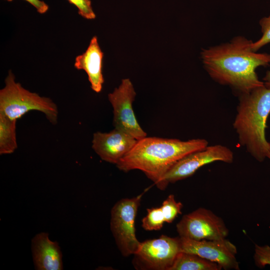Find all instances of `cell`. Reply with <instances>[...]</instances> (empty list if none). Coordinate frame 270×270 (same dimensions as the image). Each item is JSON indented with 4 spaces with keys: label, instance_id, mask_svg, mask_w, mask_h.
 I'll return each mask as SVG.
<instances>
[{
    "label": "cell",
    "instance_id": "4",
    "mask_svg": "<svg viewBox=\"0 0 270 270\" xmlns=\"http://www.w3.org/2000/svg\"><path fill=\"white\" fill-rule=\"evenodd\" d=\"M32 110L42 112L53 124L57 122L58 109L56 104L49 98L24 88L16 82L14 74L10 70L5 86L0 90V113L17 120Z\"/></svg>",
    "mask_w": 270,
    "mask_h": 270
},
{
    "label": "cell",
    "instance_id": "24",
    "mask_svg": "<svg viewBox=\"0 0 270 270\" xmlns=\"http://www.w3.org/2000/svg\"><path fill=\"white\" fill-rule=\"evenodd\" d=\"M7 0V1H8V2H12V0Z\"/></svg>",
    "mask_w": 270,
    "mask_h": 270
},
{
    "label": "cell",
    "instance_id": "12",
    "mask_svg": "<svg viewBox=\"0 0 270 270\" xmlns=\"http://www.w3.org/2000/svg\"><path fill=\"white\" fill-rule=\"evenodd\" d=\"M102 51L96 36H94L84 52L78 56L75 59L74 67L84 70L88 76L92 90L100 92L102 88L104 79L102 74Z\"/></svg>",
    "mask_w": 270,
    "mask_h": 270
},
{
    "label": "cell",
    "instance_id": "22",
    "mask_svg": "<svg viewBox=\"0 0 270 270\" xmlns=\"http://www.w3.org/2000/svg\"><path fill=\"white\" fill-rule=\"evenodd\" d=\"M264 86L270 88V70L268 71L263 78Z\"/></svg>",
    "mask_w": 270,
    "mask_h": 270
},
{
    "label": "cell",
    "instance_id": "7",
    "mask_svg": "<svg viewBox=\"0 0 270 270\" xmlns=\"http://www.w3.org/2000/svg\"><path fill=\"white\" fill-rule=\"evenodd\" d=\"M232 152L228 148L215 145L188 154L175 164L164 175L159 184L158 188L164 190L170 183L192 176L198 168L215 161L232 162Z\"/></svg>",
    "mask_w": 270,
    "mask_h": 270
},
{
    "label": "cell",
    "instance_id": "17",
    "mask_svg": "<svg viewBox=\"0 0 270 270\" xmlns=\"http://www.w3.org/2000/svg\"><path fill=\"white\" fill-rule=\"evenodd\" d=\"M182 203L176 202L174 194H170L160 206L165 222L172 223L178 214H182Z\"/></svg>",
    "mask_w": 270,
    "mask_h": 270
},
{
    "label": "cell",
    "instance_id": "15",
    "mask_svg": "<svg viewBox=\"0 0 270 270\" xmlns=\"http://www.w3.org/2000/svg\"><path fill=\"white\" fill-rule=\"evenodd\" d=\"M16 120L0 113V154L14 152L18 148L16 138Z\"/></svg>",
    "mask_w": 270,
    "mask_h": 270
},
{
    "label": "cell",
    "instance_id": "6",
    "mask_svg": "<svg viewBox=\"0 0 270 270\" xmlns=\"http://www.w3.org/2000/svg\"><path fill=\"white\" fill-rule=\"evenodd\" d=\"M180 252V237L162 235L140 242L134 254L133 264L138 270H170Z\"/></svg>",
    "mask_w": 270,
    "mask_h": 270
},
{
    "label": "cell",
    "instance_id": "13",
    "mask_svg": "<svg viewBox=\"0 0 270 270\" xmlns=\"http://www.w3.org/2000/svg\"><path fill=\"white\" fill-rule=\"evenodd\" d=\"M32 252L36 270L63 269L62 254L58 244L50 240L48 233L40 232L34 238Z\"/></svg>",
    "mask_w": 270,
    "mask_h": 270
},
{
    "label": "cell",
    "instance_id": "21",
    "mask_svg": "<svg viewBox=\"0 0 270 270\" xmlns=\"http://www.w3.org/2000/svg\"><path fill=\"white\" fill-rule=\"evenodd\" d=\"M33 6H34L37 12L40 14L46 13L48 10V6L44 1L40 0H25Z\"/></svg>",
    "mask_w": 270,
    "mask_h": 270
},
{
    "label": "cell",
    "instance_id": "1",
    "mask_svg": "<svg viewBox=\"0 0 270 270\" xmlns=\"http://www.w3.org/2000/svg\"><path fill=\"white\" fill-rule=\"evenodd\" d=\"M252 42L239 36L228 42L202 50L201 58L204 68L214 80L241 94L264 86L256 70L270 65V54L253 51Z\"/></svg>",
    "mask_w": 270,
    "mask_h": 270
},
{
    "label": "cell",
    "instance_id": "3",
    "mask_svg": "<svg viewBox=\"0 0 270 270\" xmlns=\"http://www.w3.org/2000/svg\"><path fill=\"white\" fill-rule=\"evenodd\" d=\"M270 114V88L263 86L241 94L234 126L240 144L258 162L267 158L269 150L265 131Z\"/></svg>",
    "mask_w": 270,
    "mask_h": 270
},
{
    "label": "cell",
    "instance_id": "20",
    "mask_svg": "<svg viewBox=\"0 0 270 270\" xmlns=\"http://www.w3.org/2000/svg\"><path fill=\"white\" fill-rule=\"evenodd\" d=\"M71 4L75 6L78 9V13L82 17L88 20L96 18L90 0H68Z\"/></svg>",
    "mask_w": 270,
    "mask_h": 270
},
{
    "label": "cell",
    "instance_id": "2",
    "mask_svg": "<svg viewBox=\"0 0 270 270\" xmlns=\"http://www.w3.org/2000/svg\"><path fill=\"white\" fill-rule=\"evenodd\" d=\"M204 139L182 141L178 139L145 137L116 164L124 172L138 170L157 186L166 172L178 161L208 146Z\"/></svg>",
    "mask_w": 270,
    "mask_h": 270
},
{
    "label": "cell",
    "instance_id": "18",
    "mask_svg": "<svg viewBox=\"0 0 270 270\" xmlns=\"http://www.w3.org/2000/svg\"><path fill=\"white\" fill-rule=\"evenodd\" d=\"M262 33V36L252 44V50L256 52L270 43V14L268 16L262 18L259 21Z\"/></svg>",
    "mask_w": 270,
    "mask_h": 270
},
{
    "label": "cell",
    "instance_id": "19",
    "mask_svg": "<svg viewBox=\"0 0 270 270\" xmlns=\"http://www.w3.org/2000/svg\"><path fill=\"white\" fill-rule=\"evenodd\" d=\"M254 259L256 266L258 268H263L266 265L270 266V246L256 244Z\"/></svg>",
    "mask_w": 270,
    "mask_h": 270
},
{
    "label": "cell",
    "instance_id": "14",
    "mask_svg": "<svg viewBox=\"0 0 270 270\" xmlns=\"http://www.w3.org/2000/svg\"><path fill=\"white\" fill-rule=\"evenodd\" d=\"M218 264L196 254L180 252L170 270H221Z\"/></svg>",
    "mask_w": 270,
    "mask_h": 270
},
{
    "label": "cell",
    "instance_id": "5",
    "mask_svg": "<svg viewBox=\"0 0 270 270\" xmlns=\"http://www.w3.org/2000/svg\"><path fill=\"white\" fill-rule=\"evenodd\" d=\"M142 195L121 199L111 210L110 230L124 256L134 255L140 244L136 236L135 221Z\"/></svg>",
    "mask_w": 270,
    "mask_h": 270
},
{
    "label": "cell",
    "instance_id": "11",
    "mask_svg": "<svg viewBox=\"0 0 270 270\" xmlns=\"http://www.w3.org/2000/svg\"><path fill=\"white\" fill-rule=\"evenodd\" d=\"M137 141L128 134L114 128L108 132H95L92 148L102 160L116 164Z\"/></svg>",
    "mask_w": 270,
    "mask_h": 270
},
{
    "label": "cell",
    "instance_id": "8",
    "mask_svg": "<svg viewBox=\"0 0 270 270\" xmlns=\"http://www.w3.org/2000/svg\"><path fill=\"white\" fill-rule=\"evenodd\" d=\"M176 228L180 238L194 240L226 238L228 234L222 219L204 208L184 215Z\"/></svg>",
    "mask_w": 270,
    "mask_h": 270
},
{
    "label": "cell",
    "instance_id": "16",
    "mask_svg": "<svg viewBox=\"0 0 270 270\" xmlns=\"http://www.w3.org/2000/svg\"><path fill=\"white\" fill-rule=\"evenodd\" d=\"M146 210V215L142 220V228L148 231L160 230L165 222L160 206L147 208Z\"/></svg>",
    "mask_w": 270,
    "mask_h": 270
},
{
    "label": "cell",
    "instance_id": "9",
    "mask_svg": "<svg viewBox=\"0 0 270 270\" xmlns=\"http://www.w3.org/2000/svg\"><path fill=\"white\" fill-rule=\"evenodd\" d=\"M136 93L128 78L122 80L118 88L108 95L114 112L113 124L116 128L123 131L138 140L146 136L136 117L132 102Z\"/></svg>",
    "mask_w": 270,
    "mask_h": 270
},
{
    "label": "cell",
    "instance_id": "10",
    "mask_svg": "<svg viewBox=\"0 0 270 270\" xmlns=\"http://www.w3.org/2000/svg\"><path fill=\"white\" fill-rule=\"evenodd\" d=\"M180 238L182 252L195 254L216 262L225 270H240L236 246L226 238L212 240Z\"/></svg>",
    "mask_w": 270,
    "mask_h": 270
},
{
    "label": "cell",
    "instance_id": "23",
    "mask_svg": "<svg viewBox=\"0 0 270 270\" xmlns=\"http://www.w3.org/2000/svg\"><path fill=\"white\" fill-rule=\"evenodd\" d=\"M267 158L270 160V142H269V150L267 154Z\"/></svg>",
    "mask_w": 270,
    "mask_h": 270
}]
</instances>
